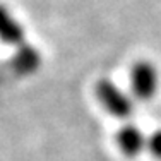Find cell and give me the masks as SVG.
Instances as JSON below:
<instances>
[{
    "instance_id": "cell-2",
    "label": "cell",
    "mask_w": 161,
    "mask_h": 161,
    "mask_svg": "<svg viewBox=\"0 0 161 161\" xmlns=\"http://www.w3.org/2000/svg\"><path fill=\"white\" fill-rule=\"evenodd\" d=\"M132 93L137 99H151L158 91L159 74L151 62H137L132 69Z\"/></svg>"
},
{
    "instance_id": "cell-6",
    "label": "cell",
    "mask_w": 161,
    "mask_h": 161,
    "mask_svg": "<svg viewBox=\"0 0 161 161\" xmlns=\"http://www.w3.org/2000/svg\"><path fill=\"white\" fill-rule=\"evenodd\" d=\"M147 149L154 158L161 159V130H156L154 134H151V137L147 139Z\"/></svg>"
},
{
    "instance_id": "cell-3",
    "label": "cell",
    "mask_w": 161,
    "mask_h": 161,
    "mask_svg": "<svg viewBox=\"0 0 161 161\" xmlns=\"http://www.w3.org/2000/svg\"><path fill=\"white\" fill-rule=\"evenodd\" d=\"M24 38L26 33L22 24L16 21L7 7L0 5V41L12 47H21L24 45Z\"/></svg>"
},
{
    "instance_id": "cell-1",
    "label": "cell",
    "mask_w": 161,
    "mask_h": 161,
    "mask_svg": "<svg viewBox=\"0 0 161 161\" xmlns=\"http://www.w3.org/2000/svg\"><path fill=\"white\" fill-rule=\"evenodd\" d=\"M96 96L101 105L117 118H129L134 113V101L110 79H101L96 84Z\"/></svg>"
},
{
    "instance_id": "cell-5",
    "label": "cell",
    "mask_w": 161,
    "mask_h": 161,
    "mask_svg": "<svg viewBox=\"0 0 161 161\" xmlns=\"http://www.w3.org/2000/svg\"><path fill=\"white\" fill-rule=\"evenodd\" d=\"M41 64V55L31 45H21L14 57V65L21 74H31Z\"/></svg>"
},
{
    "instance_id": "cell-4",
    "label": "cell",
    "mask_w": 161,
    "mask_h": 161,
    "mask_svg": "<svg viewBox=\"0 0 161 161\" xmlns=\"http://www.w3.org/2000/svg\"><path fill=\"white\" fill-rule=\"evenodd\" d=\"M146 144H147V141H146L142 130L132 124L122 127V130L118 132V146H120L122 153L127 156H137L139 153L144 151Z\"/></svg>"
}]
</instances>
